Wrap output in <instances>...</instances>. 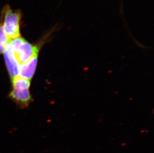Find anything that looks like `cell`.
I'll use <instances>...</instances> for the list:
<instances>
[{"label":"cell","mask_w":154,"mask_h":153,"mask_svg":"<svg viewBox=\"0 0 154 153\" xmlns=\"http://www.w3.org/2000/svg\"><path fill=\"white\" fill-rule=\"evenodd\" d=\"M9 97L22 106H26L32 99L29 88H13Z\"/></svg>","instance_id":"obj_4"},{"label":"cell","mask_w":154,"mask_h":153,"mask_svg":"<svg viewBox=\"0 0 154 153\" xmlns=\"http://www.w3.org/2000/svg\"><path fill=\"white\" fill-rule=\"evenodd\" d=\"M22 14L14 10L9 6L4 8L2 14L1 23L5 32L10 39L20 36V22Z\"/></svg>","instance_id":"obj_1"},{"label":"cell","mask_w":154,"mask_h":153,"mask_svg":"<svg viewBox=\"0 0 154 153\" xmlns=\"http://www.w3.org/2000/svg\"><path fill=\"white\" fill-rule=\"evenodd\" d=\"M11 80L13 88H29L31 86L30 80L20 76H16Z\"/></svg>","instance_id":"obj_6"},{"label":"cell","mask_w":154,"mask_h":153,"mask_svg":"<svg viewBox=\"0 0 154 153\" xmlns=\"http://www.w3.org/2000/svg\"><path fill=\"white\" fill-rule=\"evenodd\" d=\"M4 54L8 72L12 80L19 75L20 64L17 61L13 50L9 42L6 45V49Z\"/></svg>","instance_id":"obj_3"},{"label":"cell","mask_w":154,"mask_h":153,"mask_svg":"<svg viewBox=\"0 0 154 153\" xmlns=\"http://www.w3.org/2000/svg\"><path fill=\"white\" fill-rule=\"evenodd\" d=\"M38 54L34 55L29 61L20 64L19 69V76L31 80L36 70L38 64Z\"/></svg>","instance_id":"obj_5"},{"label":"cell","mask_w":154,"mask_h":153,"mask_svg":"<svg viewBox=\"0 0 154 153\" xmlns=\"http://www.w3.org/2000/svg\"><path fill=\"white\" fill-rule=\"evenodd\" d=\"M42 44L32 45L28 41L23 39L16 49L14 50L15 57L20 64L26 63L31 59L34 55L39 54Z\"/></svg>","instance_id":"obj_2"},{"label":"cell","mask_w":154,"mask_h":153,"mask_svg":"<svg viewBox=\"0 0 154 153\" xmlns=\"http://www.w3.org/2000/svg\"><path fill=\"white\" fill-rule=\"evenodd\" d=\"M10 40L5 32L1 23H0V54L4 53L6 49V45Z\"/></svg>","instance_id":"obj_7"}]
</instances>
